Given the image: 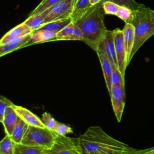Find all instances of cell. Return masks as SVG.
Instances as JSON below:
<instances>
[{
    "label": "cell",
    "instance_id": "6da1fadb",
    "mask_svg": "<svg viewBox=\"0 0 154 154\" xmlns=\"http://www.w3.org/2000/svg\"><path fill=\"white\" fill-rule=\"evenodd\" d=\"M102 2L92 6L75 23L82 31L85 42L96 51L103 40L107 29L104 23Z\"/></svg>",
    "mask_w": 154,
    "mask_h": 154
},
{
    "label": "cell",
    "instance_id": "7a4b0ae2",
    "mask_svg": "<svg viewBox=\"0 0 154 154\" xmlns=\"http://www.w3.org/2000/svg\"><path fill=\"white\" fill-rule=\"evenodd\" d=\"M78 143L84 154H98L109 148L128 149L129 146L109 135L100 126L89 127L78 138Z\"/></svg>",
    "mask_w": 154,
    "mask_h": 154
},
{
    "label": "cell",
    "instance_id": "3957f363",
    "mask_svg": "<svg viewBox=\"0 0 154 154\" xmlns=\"http://www.w3.org/2000/svg\"><path fill=\"white\" fill-rule=\"evenodd\" d=\"M134 27L135 41L131 59L140 47L154 35V14L153 10L144 7L132 11L131 17L127 22Z\"/></svg>",
    "mask_w": 154,
    "mask_h": 154
},
{
    "label": "cell",
    "instance_id": "277c9868",
    "mask_svg": "<svg viewBox=\"0 0 154 154\" xmlns=\"http://www.w3.org/2000/svg\"><path fill=\"white\" fill-rule=\"evenodd\" d=\"M57 134L46 128L28 126L22 144L47 149L54 143Z\"/></svg>",
    "mask_w": 154,
    "mask_h": 154
},
{
    "label": "cell",
    "instance_id": "5b68a950",
    "mask_svg": "<svg viewBox=\"0 0 154 154\" xmlns=\"http://www.w3.org/2000/svg\"><path fill=\"white\" fill-rule=\"evenodd\" d=\"M44 152L45 154H84L78 138L58 134L54 144Z\"/></svg>",
    "mask_w": 154,
    "mask_h": 154
},
{
    "label": "cell",
    "instance_id": "8992f818",
    "mask_svg": "<svg viewBox=\"0 0 154 154\" xmlns=\"http://www.w3.org/2000/svg\"><path fill=\"white\" fill-rule=\"evenodd\" d=\"M74 7L73 0H62L42 14L44 23L70 18Z\"/></svg>",
    "mask_w": 154,
    "mask_h": 154
},
{
    "label": "cell",
    "instance_id": "52a82bcc",
    "mask_svg": "<svg viewBox=\"0 0 154 154\" xmlns=\"http://www.w3.org/2000/svg\"><path fill=\"white\" fill-rule=\"evenodd\" d=\"M114 41L118 63V67L123 76L125 77V71L128 64L126 51L122 29L119 28L114 29Z\"/></svg>",
    "mask_w": 154,
    "mask_h": 154
},
{
    "label": "cell",
    "instance_id": "ba28073f",
    "mask_svg": "<svg viewBox=\"0 0 154 154\" xmlns=\"http://www.w3.org/2000/svg\"><path fill=\"white\" fill-rule=\"evenodd\" d=\"M112 109L119 122H120L125 105V85H113L109 93Z\"/></svg>",
    "mask_w": 154,
    "mask_h": 154
},
{
    "label": "cell",
    "instance_id": "9c48e42d",
    "mask_svg": "<svg viewBox=\"0 0 154 154\" xmlns=\"http://www.w3.org/2000/svg\"><path fill=\"white\" fill-rule=\"evenodd\" d=\"M103 41V40H102ZM96 52L102 69L103 73V76L105 81V84L108 89V91L109 93H111V88L112 87V64L111 62L109 60L108 57L106 54L104 48H103V42H102L96 50L95 51Z\"/></svg>",
    "mask_w": 154,
    "mask_h": 154
},
{
    "label": "cell",
    "instance_id": "30bf717a",
    "mask_svg": "<svg viewBox=\"0 0 154 154\" xmlns=\"http://www.w3.org/2000/svg\"><path fill=\"white\" fill-rule=\"evenodd\" d=\"M84 35L81 29L73 22H70L63 29L57 32L55 41L57 40H81Z\"/></svg>",
    "mask_w": 154,
    "mask_h": 154
},
{
    "label": "cell",
    "instance_id": "8fae6325",
    "mask_svg": "<svg viewBox=\"0 0 154 154\" xmlns=\"http://www.w3.org/2000/svg\"><path fill=\"white\" fill-rule=\"evenodd\" d=\"M13 108L19 117L22 119L29 126L46 128L44 123L39 118L32 112L21 106L13 105Z\"/></svg>",
    "mask_w": 154,
    "mask_h": 154
},
{
    "label": "cell",
    "instance_id": "7c38bea8",
    "mask_svg": "<svg viewBox=\"0 0 154 154\" xmlns=\"http://www.w3.org/2000/svg\"><path fill=\"white\" fill-rule=\"evenodd\" d=\"M31 34L13 39L8 42L0 45V56L2 57L17 49L25 48L26 44L30 40Z\"/></svg>",
    "mask_w": 154,
    "mask_h": 154
},
{
    "label": "cell",
    "instance_id": "4fadbf2b",
    "mask_svg": "<svg viewBox=\"0 0 154 154\" xmlns=\"http://www.w3.org/2000/svg\"><path fill=\"white\" fill-rule=\"evenodd\" d=\"M33 32L28 26L22 22L5 34L0 40V45L5 44L13 39L31 34Z\"/></svg>",
    "mask_w": 154,
    "mask_h": 154
},
{
    "label": "cell",
    "instance_id": "5bb4252c",
    "mask_svg": "<svg viewBox=\"0 0 154 154\" xmlns=\"http://www.w3.org/2000/svg\"><path fill=\"white\" fill-rule=\"evenodd\" d=\"M124 42L126 51L127 64L129 65L131 59V54L135 41V31L134 26L129 23H125L123 28Z\"/></svg>",
    "mask_w": 154,
    "mask_h": 154
},
{
    "label": "cell",
    "instance_id": "9a60e30c",
    "mask_svg": "<svg viewBox=\"0 0 154 154\" xmlns=\"http://www.w3.org/2000/svg\"><path fill=\"white\" fill-rule=\"evenodd\" d=\"M102 42L105 52L111 61V64H114L118 67L114 41V30L107 29Z\"/></svg>",
    "mask_w": 154,
    "mask_h": 154
},
{
    "label": "cell",
    "instance_id": "2e32d148",
    "mask_svg": "<svg viewBox=\"0 0 154 154\" xmlns=\"http://www.w3.org/2000/svg\"><path fill=\"white\" fill-rule=\"evenodd\" d=\"M57 32L48 30H37L31 34V37L25 47L48 42L55 41Z\"/></svg>",
    "mask_w": 154,
    "mask_h": 154
},
{
    "label": "cell",
    "instance_id": "e0dca14e",
    "mask_svg": "<svg viewBox=\"0 0 154 154\" xmlns=\"http://www.w3.org/2000/svg\"><path fill=\"white\" fill-rule=\"evenodd\" d=\"M17 119L18 116L14 109L13 105L8 107L2 119L1 120V122L4 126L6 135L11 136L16 124Z\"/></svg>",
    "mask_w": 154,
    "mask_h": 154
},
{
    "label": "cell",
    "instance_id": "ac0fdd59",
    "mask_svg": "<svg viewBox=\"0 0 154 154\" xmlns=\"http://www.w3.org/2000/svg\"><path fill=\"white\" fill-rule=\"evenodd\" d=\"M91 7L90 0H77L74 4L73 11L70 16L72 22H76Z\"/></svg>",
    "mask_w": 154,
    "mask_h": 154
},
{
    "label": "cell",
    "instance_id": "d6986e66",
    "mask_svg": "<svg viewBox=\"0 0 154 154\" xmlns=\"http://www.w3.org/2000/svg\"><path fill=\"white\" fill-rule=\"evenodd\" d=\"M28 126V125L27 123L18 117L16 124L13 131L12 134L10 136L14 143L20 144L22 143Z\"/></svg>",
    "mask_w": 154,
    "mask_h": 154
},
{
    "label": "cell",
    "instance_id": "ffe728a7",
    "mask_svg": "<svg viewBox=\"0 0 154 154\" xmlns=\"http://www.w3.org/2000/svg\"><path fill=\"white\" fill-rule=\"evenodd\" d=\"M44 151L42 147L14 143L13 154H45Z\"/></svg>",
    "mask_w": 154,
    "mask_h": 154
},
{
    "label": "cell",
    "instance_id": "44dd1931",
    "mask_svg": "<svg viewBox=\"0 0 154 154\" xmlns=\"http://www.w3.org/2000/svg\"><path fill=\"white\" fill-rule=\"evenodd\" d=\"M72 22V20L70 18L52 21L45 23L38 30H48L51 31H56L58 32Z\"/></svg>",
    "mask_w": 154,
    "mask_h": 154
},
{
    "label": "cell",
    "instance_id": "7402d4cb",
    "mask_svg": "<svg viewBox=\"0 0 154 154\" xmlns=\"http://www.w3.org/2000/svg\"><path fill=\"white\" fill-rule=\"evenodd\" d=\"M23 23L28 26L33 31L40 29L45 24L44 18L42 14L29 16Z\"/></svg>",
    "mask_w": 154,
    "mask_h": 154
},
{
    "label": "cell",
    "instance_id": "603a6c76",
    "mask_svg": "<svg viewBox=\"0 0 154 154\" xmlns=\"http://www.w3.org/2000/svg\"><path fill=\"white\" fill-rule=\"evenodd\" d=\"M61 1L62 0H42V2L29 14L28 16L40 14Z\"/></svg>",
    "mask_w": 154,
    "mask_h": 154
},
{
    "label": "cell",
    "instance_id": "cb8c5ba5",
    "mask_svg": "<svg viewBox=\"0 0 154 154\" xmlns=\"http://www.w3.org/2000/svg\"><path fill=\"white\" fill-rule=\"evenodd\" d=\"M14 144L10 136L6 135L0 142V154H13Z\"/></svg>",
    "mask_w": 154,
    "mask_h": 154
},
{
    "label": "cell",
    "instance_id": "d4e9b609",
    "mask_svg": "<svg viewBox=\"0 0 154 154\" xmlns=\"http://www.w3.org/2000/svg\"><path fill=\"white\" fill-rule=\"evenodd\" d=\"M105 1L113 2L120 6L126 7L133 11L145 7L144 5L139 4L135 0H102V2Z\"/></svg>",
    "mask_w": 154,
    "mask_h": 154
},
{
    "label": "cell",
    "instance_id": "484cf974",
    "mask_svg": "<svg viewBox=\"0 0 154 154\" xmlns=\"http://www.w3.org/2000/svg\"><path fill=\"white\" fill-rule=\"evenodd\" d=\"M41 120L46 128L52 131H55L58 122L52 116V115L50 113L47 112L43 113L41 117Z\"/></svg>",
    "mask_w": 154,
    "mask_h": 154
},
{
    "label": "cell",
    "instance_id": "4316f807",
    "mask_svg": "<svg viewBox=\"0 0 154 154\" xmlns=\"http://www.w3.org/2000/svg\"><path fill=\"white\" fill-rule=\"evenodd\" d=\"M112 64V84L125 85V77L123 76L117 66Z\"/></svg>",
    "mask_w": 154,
    "mask_h": 154
},
{
    "label": "cell",
    "instance_id": "83f0119b",
    "mask_svg": "<svg viewBox=\"0 0 154 154\" xmlns=\"http://www.w3.org/2000/svg\"><path fill=\"white\" fill-rule=\"evenodd\" d=\"M120 5L111 1L102 2V7L105 14L116 15L117 13Z\"/></svg>",
    "mask_w": 154,
    "mask_h": 154
},
{
    "label": "cell",
    "instance_id": "f1b7e54d",
    "mask_svg": "<svg viewBox=\"0 0 154 154\" xmlns=\"http://www.w3.org/2000/svg\"><path fill=\"white\" fill-rule=\"evenodd\" d=\"M132 11L133 10H131L130 8L126 7L120 5L116 16L119 18L123 20L125 23H127L130 19V18L131 17Z\"/></svg>",
    "mask_w": 154,
    "mask_h": 154
},
{
    "label": "cell",
    "instance_id": "f546056e",
    "mask_svg": "<svg viewBox=\"0 0 154 154\" xmlns=\"http://www.w3.org/2000/svg\"><path fill=\"white\" fill-rule=\"evenodd\" d=\"M13 105L14 103L8 98L3 96H1L0 97V121L2 119L8 108Z\"/></svg>",
    "mask_w": 154,
    "mask_h": 154
},
{
    "label": "cell",
    "instance_id": "4dcf8cb0",
    "mask_svg": "<svg viewBox=\"0 0 154 154\" xmlns=\"http://www.w3.org/2000/svg\"><path fill=\"white\" fill-rule=\"evenodd\" d=\"M54 132L59 135L66 136L67 134L73 133V129L66 124L58 122Z\"/></svg>",
    "mask_w": 154,
    "mask_h": 154
},
{
    "label": "cell",
    "instance_id": "1f68e13d",
    "mask_svg": "<svg viewBox=\"0 0 154 154\" xmlns=\"http://www.w3.org/2000/svg\"><path fill=\"white\" fill-rule=\"evenodd\" d=\"M154 150V147L145 149H135L132 147H129L126 149L123 154H149Z\"/></svg>",
    "mask_w": 154,
    "mask_h": 154
},
{
    "label": "cell",
    "instance_id": "d6a6232c",
    "mask_svg": "<svg viewBox=\"0 0 154 154\" xmlns=\"http://www.w3.org/2000/svg\"><path fill=\"white\" fill-rule=\"evenodd\" d=\"M126 150H123V149H120L109 148V149H105V150L101 151L98 154H123V153Z\"/></svg>",
    "mask_w": 154,
    "mask_h": 154
},
{
    "label": "cell",
    "instance_id": "836d02e7",
    "mask_svg": "<svg viewBox=\"0 0 154 154\" xmlns=\"http://www.w3.org/2000/svg\"><path fill=\"white\" fill-rule=\"evenodd\" d=\"M102 0H90V3L91 6H94L102 2Z\"/></svg>",
    "mask_w": 154,
    "mask_h": 154
},
{
    "label": "cell",
    "instance_id": "e575fe53",
    "mask_svg": "<svg viewBox=\"0 0 154 154\" xmlns=\"http://www.w3.org/2000/svg\"><path fill=\"white\" fill-rule=\"evenodd\" d=\"M149 154H154V150L153 151H152L151 152H150Z\"/></svg>",
    "mask_w": 154,
    "mask_h": 154
},
{
    "label": "cell",
    "instance_id": "d590c367",
    "mask_svg": "<svg viewBox=\"0 0 154 154\" xmlns=\"http://www.w3.org/2000/svg\"><path fill=\"white\" fill-rule=\"evenodd\" d=\"M73 2H74V4H75V2L77 1V0H73Z\"/></svg>",
    "mask_w": 154,
    "mask_h": 154
},
{
    "label": "cell",
    "instance_id": "8d00e7d4",
    "mask_svg": "<svg viewBox=\"0 0 154 154\" xmlns=\"http://www.w3.org/2000/svg\"><path fill=\"white\" fill-rule=\"evenodd\" d=\"M153 14H154V10H153Z\"/></svg>",
    "mask_w": 154,
    "mask_h": 154
}]
</instances>
